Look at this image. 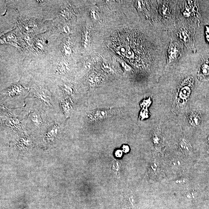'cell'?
Instances as JSON below:
<instances>
[{
  "mask_svg": "<svg viewBox=\"0 0 209 209\" xmlns=\"http://www.w3.org/2000/svg\"><path fill=\"white\" fill-rule=\"evenodd\" d=\"M122 148V151L124 152V153H128V152L129 151V147L128 146L125 145H123Z\"/></svg>",
  "mask_w": 209,
  "mask_h": 209,
  "instance_id": "20",
  "label": "cell"
},
{
  "mask_svg": "<svg viewBox=\"0 0 209 209\" xmlns=\"http://www.w3.org/2000/svg\"><path fill=\"white\" fill-rule=\"evenodd\" d=\"M34 94L37 97L41 99L45 102L50 103L51 101V97L50 94L46 90H40L34 92Z\"/></svg>",
  "mask_w": 209,
  "mask_h": 209,
  "instance_id": "7",
  "label": "cell"
},
{
  "mask_svg": "<svg viewBox=\"0 0 209 209\" xmlns=\"http://www.w3.org/2000/svg\"><path fill=\"white\" fill-rule=\"evenodd\" d=\"M63 50L64 53L66 55H70L71 53V49L69 46L66 45H64L63 47Z\"/></svg>",
  "mask_w": 209,
  "mask_h": 209,
  "instance_id": "16",
  "label": "cell"
},
{
  "mask_svg": "<svg viewBox=\"0 0 209 209\" xmlns=\"http://www.w3.org/2000/svg\"><path fill=\"white\" fill-rule=\"evenodd\" d=\"M198 76L201 81L209 80V55L204 59L200 65Z\"/></svg>",
  "mask_w": 209,
  "mask_h": 209,
  "instance_id": "5",
  "label": "cell"
},
{
  "mask_svg": "<svg viewBox=\"0 0 209 209\" xmlns=\"http://www.w3.org/2000/svg\"><path fill=\"white\" fill-rule=\"evenodd\" d=\"M195 29L192 26H183L178 30V37L186 47L194 52H196L195 45Z\"/></svg>",
  "mask_w": 209,
  "mask_h": 209,
  "instance_id": "2",
  "label": "cell"
},
{
  "mask_svg": "<svg viewBox=\"0 0 209 209\" xmlns=\"http://www.w3.org/2000/svg\"></svg>",
  "mask_w": 209,
  "mask_h": 209,
  "instance_id": "23",
  "label": "cell"
},
{
  "mask_svg": "<svg viewBox=\"0 0 209 209\" xmlns=\"http://www.w3.org/2000/svg\"><path fill=\"white\" fill-rule=\"evenodd\" d=\"M117 110L112 109L98 108L89 112L87 116L88 120L94 123L107 119L117 114Z\"/></svg>",
  "mask_w": 209,
  "mask_h": 209,
  "instance_id": "3",
  "label": "cell"
},
{
  "mask_svg": "<svg viewBox=\"0 0 209 209\" xmlns=\"http://www.w3.org/2000/svg\"><path fill=\"white\" fill-rule=\"evenodd\" d=\"M121 66H122L124 70H125L126 71L129 72L131 70V68L129 65H127V64L125 62H121Z\"/></svg>",
  "mask_w": 209,
  "mask_h": 209,
  "instance_id": "15",
  "label": "cell"
},
{
  "mask_svg": "<svg viewBox=\"0 0 209 209\" xmlns=\"http://www.w3.org/2000/svg\"><path fill=\"white\" fill-rule=\"evenodd\" d=\"M188 118L189 123L192 127H197L201 123V114L197 111H191L189 113Z\"/></svg>",
  "mask_w": 209,
  "mask_h": 209,
  "instance_id": "6",
  "label": "cell"
},
{
  "mask_svg": "<svg viewBox=\"0 0 209 209\" xmlns=\"http://www.w3.org/2000/svg\"><path fill=\"white\" fill-rule=\"evenodd\" d=\"M90 32L88 29L84 31L82 35V43L83 45L86 47L88 46L90 44Z\"/></svg>",
  "mask_w": 209,
  "mask_h": 209,
  "instance_id": "10",
  "label": "cell"
},
{
  "mask_svg": "<svg viewBox=\"0 0 209 209\" xmlns=\"http://www.w3.org/2000/svg\"><path fill=\"white\" fill-rule=\"evenodd\" d=\"M179 147L182 151L185 153H188L192 150L191 144L185 138H181L179 140Z\"/></svg>",
  "mask_w": 209,
  "mask_h": 209,
  "instance_id": "9",
  "label": "cell"
},
{
  "mask_svg": "<svg viewBox=\"0 0 209 209\" xmlns=\"http://www.w3.org/2000/svg\"><path fill=\"white\" fill-rule=\"evenodd\" d=\"M205 32L206 40L209 43V26H206Z\"/></svg>",
  "mask_w": 209,
  "mask_h": 209,
  "instance_id": "18",
  "label": "cell"
},
{
  "mask_svg": "<svg viewBox=\"0 0 209 209\" xmlns=\"http://www.w3.org/2000/svg\"><path fill=\"white\" fill-rule=\"evenodd\" d=\"M102 68L105 72L108 73L112 72V69L111 68V67L106 63L104 62L103 64Z\"/></svg>",
  "mask_w": 209,
  "mask_h": 209,
  "instance_id": "14",
  "label": "cell"
},
{
  "mask_svg": "<svg viewBox=\"0 0 209 209\" xmlns=\"http://www.w3.org/2000/svg\"><path fill=\"white\" fill-rule=\"evenodd\" d=\"M194 82L193 78L190 76L184 79L180 84L174 103V107L176 109H182L186 104L191 94Z\"/></svg>",
  "mask_w": 209,
  "mask_h": 209,
  "instance_id": "1",
  "label": "cell"
},
{
  "mask_svg": "<svg viewBox=\"0 0 209 209\" xmlns=\"http://www.w3.org/2000/svg\"><path fill=\"white\" fill-rule=\"evenodd\" d=\"M31 119L33 122L35 123L37 125H39L40 124L41 122L40 117L38 115L35 114V113H33L31 116Z\"/></svg>",
  "mask_w": 209,
  "mask_h": 209,
  "instance_id": "13",
  "label": "cell"
},
{
  "mask_svg": "<svg viewBox=\"0 0 209 209\" xmlns=\"http://www.w3.org/2000/svg\"><path fill=\"white\" fill-rule=\"evenodd\" d=\"M182 54L181 46L176 41L171 40L167 52V66L177 61Z\"/></svg>",
  "mask_w": 209,
  "mask_h": 209,
  "instance_id": "4",
  "label": "cell"
},
{
  "mask_svg": "<svg viewBox=\"0 0 209 209\" xmlns=\"http://www.w3.org/2000/svg\"><path fill=\"white\" fill-rule=\"evenodd\" d=\"M91 14L93 18L95 19H97L98 15L95 11H91Z\"/></svg>",
  "mask_w": 209,
  "mask_h": 209,
  "instance_id": "21",
  "label": "cell"
},
{
  "mask_svg": "<svg viewBox=\"0 0 209 209\" xmlns=\"http://www.w3.org/2000/svg\"><path fill=\"white\" fill-rule=\"evenodd\" d=\"M58 132V126H54L46 134V137L47 139H52V138H55L57 135Z\"/></svg>",
  "mask_w": 209,
  "mask_h": 209,
  "instance_id": "12",
  "label": "cell"
},
{
  "mask_svg": "<svg viewBox=\"0 0 209 209\" xmlns=\"http://www.w3.org/2000/svg\"><path fill=\"white\" fill-rule=\"evenodd\" d=\"M36 45L38 48L40 49H42L43 47L44 46V41L42 40H38L37 41Z\"/></svg>",
  "mask_w": 209,
  "mask_h": 209,
  "instance_id": "17",
  "label": "cell"
},
{
  "mask_svg": "<svg viewBox=\"0 0 209 209\" xmlns=\"http://www.w3.org/2000/svg\"><path fill=\"white\" fill-rule=\"evenodd\" d=\"M62 107L64 113L67 116L70 114L72 108L70 101L68 100L63 101L62 103Z\"/></svg>",
  "mask_w": 209,
  "mask_h": 209,
  "instance_id": "11",
  "label": "cell"
},
{
  "mask_svg": "<svg viewBox=\"0 0 209 209\" xmlns=\"http://www.w3.org/2000/svg\"><path fill=\"white\" fill-rule=\"evenodd\" d=\"M102 80V77L99 75L93 73L89 76L88 81L90 86L92 87H96L101 83Z\"/></svg>",
  "mask_w": 209,
  "mask_h": 209,
  "instance_id": "8",
  "label": "cell"
},
{
  "mask_svg": "<svg viewBox=\"0 0 209 209\" xmlns=\"http://www.w3.org/2000/svg\"><path fill=\"white\" fill-rule=\"evenodd\" d=\"M208 142L209 143V136H208Z\"/></svg>",
  "mask_w": 209,
  "mask_h": 209,
  "instance_id": "22",
  "label": "cell"
},
{
  "mask_svg": "<svg viewBox=\"0 0 209 209\" xmlns=\"http://www.w3.org/2000/svg\"><path fill=\"white\" fill-rule=\"evenodd\" d=\"M115 154L117 158H121L123 154V151L120 149H118L115 152Z\"/></svg>",
  "mask_w": 209,
  "mask_h": 209,
  "instance_id": "19",
  "label": "cell"
}]
</instances>
